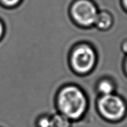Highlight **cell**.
I'll list each match as a JSON object with an SVG mask.
<instances>
[{
	"mask_svg": "<svg viewBox=\"0 0 127 127\" xmlns=\"http://www.w3.org/2000/svg\"><path fill=\"white\" fill-rule=\"evenodd\" d=\"M124 70L125 74L127 76V55L125 57V59H124Z\"/></svg>",
	"mask_w": 127,
	"mask_h": 127,
	"instance_id": "cell-12",
	"label": "cell"
},
{
	"mask_svg": "<svg viewBox=\"0 0 127 127\" xmlns=\"http://www.w3.org/2000/svg\"><path fill=\"white\" fill-rule=\"evenodd\" d=\"M97 62L96 51L90 44L79 43L72 48L69 55L70 68L78 75H86L94 70Z\"/></svg>",
	"mask_w": 127,
	"mask_h": 127,
	"instance_id": "cell-2",
	"label": "cell"
},
{
	"mask_svg": "<svg viewBox=\"0 0 127 127\" xmlns=\"http://www.w3.org/2000/svg\"><path fill=\"white\" fill-rule=\"evenodd\" d=\"M51 116L42 115L40 116L36 121V127H50Z\"/></svg>",
	"mask_w": 127,
	"mask_h": 127,
	"instance_id": "cell-8",
	"label": "cell"
},
{
	"mask_svg": "<svg viewBox=\"0 0 127 127\" xmlns=\"http://www.w3.org/2000/svg\"><path fill=\"white\" fill-rule=\"evenodd\" d=\"M96 90L99 96L115 94V85L109 78H102L97 82Z\"/></svg>",
	"mask_w": 127,
	"mask_h": 127,
	"instance_id": "cell-5",
	"label": "cell"
},
{
	"mask_svg": "<svg viewBox=\"0 0 127 127\" xmlns=\"http://www.w3.org/2000/svg\"><path fill=\"white\" fill-rule=\"evenodd\" d=\"M70 16L76 24L89 27L95 23L98 11L90 0H77L70 7Z\"/></svg>",
	"mask_w": 127,
	"mask_h": 127,
	"instance_id": "cell-4",
	"label": "cell"
},
{
	"mask_svg": "<svg viewBox=\"0 0 127 127\" xmlns=\"http://www.w3.org/2000/svg\"><path fill=\"white\" fill-rule=\"evenodd\" d=\"M55 105L58 113L66 117L71 122L83 118L88 108V100L82 89L75 84H68L59 90Z\"/></svg>",
	"mask_w": 127,
	"mask_h": 127,
	"instance_id": "cell-1",
	"label": "cell"
},
{
	"mask_svg": "<svg viewBox=\"0 0 127 127\" xmlns=\"http://www.w3.org/2000/svg\"><path fill=\"white\" fill-rule=\"evenodd\" d=\"M4 33H5V27L3 22L0 20V40L3 38Z\"/></svg>",
	"mask_w": 127,
	"mask_h": 127,
	"instance_id": "cell-10",
	"label": "cell"
},
{
	"mask_svg": "<svg viewBox=\"0 0 127 127\" xmlns=\"http://www.w3.org/2000/svg\"><path fill=\"white\" fill-rule=\"evenodd\" d=\"M98 112L103 118L111 122H117L126 116L127 105L116 94L100 96L96 100Z\"/></svg>",
	"mask_w": 127,
	"mask_h": 127,
	"instance_id": "cell-3",
	"label": "cell"
},
{
	"mask_svg": "<svg viewBox=\"0 0 127 127\" xmlns=\"http://www.w3.org/2000/svg\"><path fill=\"white\" fill-rule=\"evenodd\" d=\"M72 122L60 113H56L51 116L50 127H71Z\"/></svg>",
	"mask_w": 127,
	"mask_h": 127,
	"instance_id": "cell-6",
	"label": "cell"
},
{
	"mask_svg": "<svg viewBox=\"0 0 127 127\" xmlns=\"http://www.w3.org/2000/svg\"><path fill=\"white\" fill-rule=\"evenodd\" d=\"M22 0H0V4L7 8H12L19 5Z\"/></svg>",
	"mask_w": 127,
	"mask_h": 127,
	"instance_id": "cell-9",
	"label": "cell"
},
{
	"mask_svg": "<svg viewBox=\"0 0 127 127\" xmlns=\"http://www.w3.org/2000/svg\"><path fill=\"white\" fill-rule=\"evenodd\" d=\"M123 2H124V4L125 7H126V8L127 9V0H123Z\"/></svg>",
	"mask_w": 127,
	"mask_h": 127,
	"instance_id": "cell-13",
	"label": "cell"
},
{
	"mask_svg": "<svg viewBox=\"0 0 127 127\" xmlns=\"http://www.w3.org/2000/svg\"><path fill=\"white\" fill-rule=\"evenodd\" d=\"M112 23L111 17L106 12H101L98 13L96 19L95 21L97 27L100 29H107L111 26Z\"/></svg>",
	"mask_w": 127,
	"mask_h": 127,
	"instance_id": "cell-7",
	"label": "cell"
},
{
	"mask_svg": "<svg viewBox=\"0 0 127 127\" xmlns=\"http://www.w3.org/2000/svg\"><path fill=\"white\" fill-rule=\"evenodd\" d=\"M121 51L123 52L124 55H127V41L124 42V43L122 44Z\"/></svg>",
	"mask_w": 127,
	"mask_h": 127,
	"instance_id": "cell-11",
	"label": "cell"
}]
</instances>
